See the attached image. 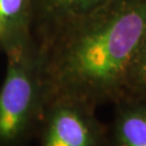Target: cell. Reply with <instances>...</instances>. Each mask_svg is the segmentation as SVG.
Returning <instances> with one entry per match:
<instances>
[{
    "label": "cell",
    "instance_id": "5b68a950",
    "mask_svg": "<svg viewBox=\"0 0 146 146\" xmlns=\"http://www.w3.org/2000/svg\"><path fill=\"white\" fill-rule=\"evenodd\" d=\"M108 0H34L33 38L66 25Z\"/></svg>",
    "mask_w": 146,
    "mask_h": 146
},
{
    "label": "cell",
    "instance_id": "ba28073f",
    "mask_svg": "<svg viewBox=\"0 0 146 146\" xmlns=\"http://www.w3.org/2000/svg\"><path fill=\"white\" fill-rule=\"evenodd\" d=\"M3 31H2V27H1V24H0V51L3 50Z\"/></svg>",
    "mask_w": 146,
    "mask_h": 146
},
{
    "label": "cell",
    "instance_id": "7a4b0ae2",
    "mask_svg": "<svg viewBox=\"0 0 146 146\" xmlns=\"http://www.w3.org/2000/svg\"><path fill=\"white\" fill-rule=\"evenodd\" d=\"M0 87V146H27L36 139L44 113L39 54L35 41L5 52Z\"/></svg>",
    "mask_w": 146,
    "mask_h": 146
},
{
    "label": "cell",
    "instance_id": "3957f363",
    "mask_svg": "<svg viewBox=\"0 0 146 146\" xmlns=\"http://www.w3.org/2000/svg\"><path fill=\"white\" fill-rule=\"evenodd\" d=\"M38 146H110L108 123L96 108L73 100H55L46 105Z\"/></svg>",
    "mask_w": 146,
    "mask_h": 146
},
{
    "label": "cell",
    "instance_id": "277c9868",
    "mask_svg": "<svg viewBox=\"0 0 146 146\" xmlns=\"http://www.w3.org/2000/svg\"><path fill=\"white\" fill-rule=\"evenodd\" d=\"M110 146H146V95H125L113 104Z\"/></svg>",
    "mask_w": 146,
    "mask_h": 146
},
{
    "label": "cell",
    "instance_id": "52a82bcc",
    "mask_svg": "<svg viewBox=\"0 0 146 146\" xmlns=\"http://www.w3.org/2000/svg\"><path fill=\"white\" fill-rule=\"evenodd\" d=\"M125 95H146V38L128 74Z\"/></svg>",
    "mask_w": 146,
    "mask_h": 146
},
{
    "label": "cell",
    "instance_id": "6da1fadb",
    "mask_svg": "<svg viewBox=\"0 0 146 146\" xmlns=\"http://www.w3.org/2000/svg\"><path fill=\"white\" fill-rule=\"evenodd\" d=\"M146 38V0H108L84 16L35 38L46 105L78 101L114 104Z\"/></svg>",
    "mask_w": 146,
    "mask_h": 146
},
{
    "label": "cell",
    "instance_id": "8992f818",
    "mask_svg": "<svg viewBox=\"0 0 146 146\" xmlns=\"http://www.w3.org/2000/svg\"><path fill=\"white\" fill-rule=\"evenodd\" d=\"M33 20L34 0H0V24L5 39L2 52L34 41Z\"/></svg>",
    "mask_w": 146,
    "mask_h": 146
}]
</instances>
